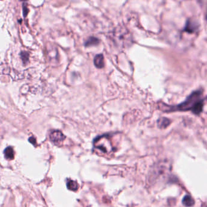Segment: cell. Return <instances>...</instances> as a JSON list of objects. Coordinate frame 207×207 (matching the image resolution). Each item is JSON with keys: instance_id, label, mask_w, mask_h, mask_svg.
<instances>
[{"instance_id": "cell-7", "label": "cell", "mask_w": 207, "mask_h": 207, "mask_svg": "<svg viewBox=\"0 0 207 207\" xmlns=\"http://www.w3.org/2000/svg\"><path fill=\"white\" fill-rule=\"evenodd\" d=\"M99 43H100V40L98 39V38L94 36H90L87 38V40H86L85 44V46L89 47V46L98 45Z\"/></svg>"}, {"instance_id": "cell-1", "label": "cell", "mask_w": 207, "mask_h": 207, "mask_svg": "<svg viewBox=\"0 0 207 207\" xmlns=\"http://www.w3.org/2000/svg\"><path fill=\"white\" fill-rule=\"evenodd\" d=\"M204 100L202 90H198L192 93L184 101L176 106H168L162 108V110L166 112L191 111L192 113L198 115L203 111Z\"/></svg>"}, {"instance_id": "cell-4", "label": "cell", "mask_w": 207, "mask_h": 207, "mask_svg": "<svg viewBox=\"0 0 207 207\" xmlns=\"http://www.w3.org/2000/svg\"><path fill=\"white\" fill-rule=\"evenodd\" d=\"M198 29V24L196 22L192 20H188L187 21L184 31L188 33H194Z\"/></svg>"}, {"instance_id": "cell-10", "label": "cell", "mask_w": 207, "mask_h": 207, "mask_svg": "<svg viewBox=\"0 0 207 207\" xmlns=\"http://www.w3.org/2000/svg\"><path fill=\"white\" fill-rule=\"evenodd\" d=\"M67 187L69 190L71 191H77L79 188V185L77 183V182L74 180H69L67 182Z\"/></svg>"}, {"instance_id": "cell-2", "label": "cell", "mask_w": 207, "mask_h": 207, "mask_svg": "<svg viewBox=\"0 0 207 207\" xmlns=\"http://www.w3.org/2000/svg\"><path fill=\"white\" fill-rule=\"evenodd\" d=\"M109 138L108 135H103L97 137L94 140V147L106 153L112 152L114 151V148Z\"/></svg>"}, {"instance_id": "cell-3", "label": "cell", "mask_w": 207, "mask_h": 207, "mask_svg": "<svg viewBox=\"0 0 207 207\" xmlns=\"http://www.w3.org/2000/svg\"><path fill=\"white\" fill-rule=\"evenodd\" d=\"M49 138L53 143L58 144L64 140L65 136L60 131H54L50 133Z\"/></svg>"}, {"instance_id": "cell-8", "label": "cell", "mask_w": 207, "mask_h": 207, "mask_svg": "<svg viewBox=\"0 0 207 207\" xmlns=\"http://www.w3.org/2000/svg\"><path fill=\"white\" fill-rule=\"evenodd\" d=\"M14 151L12 147H7L4 150L5 157L8 160H12L14 158Z\"/></svg>"}, {"instance_id": "cell-11", "label": "cell", "mask_w": 207, "mask_h": 207, "mask_svg": "<svg viewBox=\"0 0 207 207\" xmlns=\"http://www.w3.org/2000/svg\"><path fill=\"white\" fill-rule=\"evenodd\" d=\"M21 58L24 63H27L29 60V54L26 52H22L20 54Z\"/></svg>"}, {"instance_id": "cell-6", "label": "cell", "mask_w": 207, "mask_h": 207, "mask_svg": "<svg viewBox=\"0 0 207 207\" xmlns=\"http://www.w3.org/2000/svg\"><path fill=\"white\" fill-rule=\"evenodd\" d=\"M182 203L187 207H191L195 203V200L193 199L192 197H191L190 195H186L182 199Z\"/></svg>"}, {"instance_id": "cell-9", "label": "cell", "mask_w": 207, "mask_h": 207, "mask_svg": "<svg viewBox=\"0 0 207 207\" xmlns=\"http://www.w3.org/2000/svg\"><path fill=\"white\" fill-rule=\"evenodd\" d=\"M158 126L160 128H165L170 124V120L165 117H162L158 120Z\"/></svg>"}, {"instance_id": "cell-5", "label": "cell", "mask_w": 207, "mask_h": 207, "mask_svg": "<svg viewBox=\"0 0 207 207\" xmlns=\"http://www.w3.org/2000/svg\"><path fill=\"white\" fill-rule=\"evenodd\" d=\"M94 65L98 69L103 68L105 66V62H104V57H103V54H100L95 55L94 59Z\"/></svg>"}]
</instances>
